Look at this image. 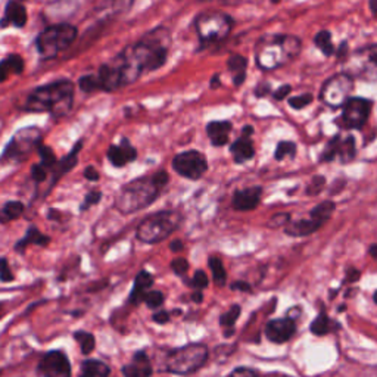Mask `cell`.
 I'll use <instances>...</instances> for the list:
<instances>
[{
	"instance_id": "63",
	"label": "cell",
	"mask_w": 377,
	"mask_h": 377,
	"mask_svg": "<svg viewBox=\"0 0 377 377\" xmlns=\"http://www.w3.org/2000/svg\"><path fill=\"white\" fill-rule=\"evenodd\" d=\"M374 303H376V304H377V291H376V292H374Z\"/></svg>"
},
{
	"instance_id": "23",
	"label": "cell",
	"mask_w": 377,
	"mask_h": 377,
	"mask_svg": "<svg viewBox=\"0 0 377 377\" xmlns=\"http://www.w3.org/2000/svg\"><path fill=\"white\" fill-rule=\"evenodd\" d=\"M27 24V9L24 8V5L18 4V2H9L6 9H5V15L4 20L0 21V27H18L22 28Z\"/></svg>"
},
{
	"instance_id": "21",
	"label": "cell",
	"mask_w": 377,
	"mask_h": 377,
	"mask_svg": "<svg viewBox=\"0 0 377 377\" xmlns=\"http://www.w3.org/2000/svg\"><path fill=\"white\" fill-rule=\"evenodd\" d=\"M322 225H323L322 223H319L315 218H312L310 216L308 218L289 221V224L284 227V232H286V234L293 236V237H303V236H310V234L315 233L322 227Z\"/></svg>"
},
{
	"instance_id": "50",
	"label": "cell",
	"mask_w": 377,
	"mask_h": 377,
	"mask_svg": "<svg viewBox=\"0 0 377 377\" xmlns=\"http://www.w3.org/2000/svg\"><path fill=\"white\" fill-rule=\"evenodd\" d=\"M227 377H260V374L248 367H239L233 370Z\"/></svg>"
},
{
	"instance_id": "39",
	"label": "cell",
	"mask_w": 377,
	"mask_h": 377,
	"mask_svg": "<svg viewBox=\"0 0 377 377\" xmlns=\"http://www.w3.org/2000/svg\"><path fill=\"white\" fill-rule=\"evenodd\" d=\"M37 150H39V155H40V159H41L40 164L43 165V167L46 168V170L48 168H53L55 165L58 164L53 150L49 146H44V145H40L37 147Z\"/></svg>"
},
{
	"instance_id": "20",
	"label": "cell",
	"mask_w": 377,
	"mask_h": 377,
	"mask_svg": "<svg viewBox=\"0 0 377 377\" xmlns=\"http://www.w3.org/2000/svg\"><path fill=\"white\" fill-rule=\"evenodd\" d=\"M152 366H150V361L145 352H138L134 354L133 361L130 364L123 367V374L124 377H150L152 376Z\"/></svg>"
},
{
	"instance_id": "31",
	"label": "cell",
	"mask_w": 377,
	"mask_h": 377,
	"mask_svg": "<svg viewBox=\"0 0 377 377\" xmlns=\"http://www.w3.org/2000/svg\"><path fill=\"white\" fill-rule=\"evenodd\" d=\"M335 209H336V204L333 201H323L310 211V216L319 223L326 224L331 218V216H333Z\"/></svg>"
},
{
	"instance_id": "9",
	"label": "cell",
	"mask_w": 377,
	"mask_h": 377,
	"mask_svg": "<svg viewBox=\"0 0 377 377\" xmlns=\"http://www.w3.org/2000/svg\"><path fill=\"white\" fill-rule=\"evenodd\" d=\"M40 145H41V131L37 127H25L15 133V135L5 147L2 157H0V161L4 162L25 161L27 157Z\"/></svg>"
},
{
	"instance_id": "26",
	"label": "cell",
	"mask_w": 377,
	"mask_h": 377,
	"mask_svg": "<svg viewBox=\"0 0 377 377\" xmlns=\"http://www.w3.org/2000/svg\"><path fill=\"white\" fill-rule=\"evenodd\" d=\"M24 71V59L20 55H9L0 61V83L6 81L12 74L20 75Z\"/></svg>"
},
{
	"instance_id": "6",
	"label": "cell",
	"mask_w": 377,
	"mask_h": 377,
	"mask_svg": "<svg viewBox=\"0 0 377 377\" xmlns=\"http://www.w3.org/2000/svg\"><path fill=\"white\" fill-rule=\"evenodd\" d=\"M77 39V28L71 24L51 25L37 36L36 48L43 59H52L68 49Z\"/></svg>"
},
{
	"instance_id": "40",
	"label": "cell",
	"mask_w": 377,
	"mask_h": 377,
	"mask_svg": "<svg viewBox=\"0 0 377 377\" xmlns=\"http://www.w3.org/2000/svg\"><path fill=\"white\" fill-rule=\"evenodd\" d=\"M79 87L84 93H92L96 92V90H102L98 75H84L79 81Z\"/></svg>"
},
{
	"instance_id": "45",
	"label": "cell",
	"mask_w": 377,
	"mask_h": 377,
	"mask_svg": "<svg viewBox=\"0 0 377 377\" xmlns=\"http://www.w3.org/2000/svg\"><path fill=\"white\" fill-rule=\"evenodd\" d=\"M190 286H193V288H194V289H198V291L205 289L206 286H208V277H206V275H205V271H202V270L196 271L194 276H193L192 280H190Z\"/></svg>"
},
{
	"instance_id": "18",
	"label": "cell",
	"mask_w": 377,
	"mask_h": 377,
	"mask_svg": "<svg viewBox=\"0 0 377 377\" xmlns=\"http://www.w3.org/2000/svg\"><path fill=\"white\" fill-rule=\"evenodd\" d=\"M138 158V150H135L128 139H123L119 145H111L108 149V159L114 167H124V165L133 162Z\"/></svg>"
},
{
	"instance_id": "19",
	"label": "cell",
	"mask_w": 377,
	"mask_h": 377,
	"mask_svg": "<svg viewBox=\"0 0 377 377\" xmlns=\"http://www.w3.org/2000/svg\"><path fill=\"white\" fill-rule=\"evenodd\" d=\"M98 79L102 90H107V92H112V90H117L124 86L123 74L115 62L102 65L98 72Z\"/></svg>"
},
{
	"instance_id": "35",
	"label": "cell",
	"mask_w": 377,
	"mask_h": 377,
	"mask_svg": "<svg viewBox=\"0 0 377 377\" xmlns=\"http://www.w3.org/2000/svg\"><path fill=\"white\" fill-rule=\"evenodd\" d=\"M340 142H342V138L339 134H336L335 138H331L326 147L323 149V152L320 155V162H331L335 161V158L339 155V146H340Z\"/></svg>"
},
{
	"instance_id": "2",
	"label": "cell",
	"mask_w": 377,
	"mask_h": 377,
	"mask_svg": "<svg viewBox=\"0 0 377 377\" xmlns=\"http://www.w3.org/2000/svg\"><path fill=\"white\" fill-rule=\"evenodd\" d=\"M303 43L291 34H267L255 48V61L263 71H275L292 62L299 55Z\"/></svg>"
},
{
	"instance_id": "34",
	"label": "cell",
	"mask_w": 377,
	"mask_h": 377,
	"mask_svg": "<svg viewBox=\"0 0 377 377\" xmlns=\"http://www.w3.org/2000/svg\"><path fill=\"white\" fill-rule=\"evenodd\" d=\"M314 44L323 52L324 56L329 58L331 55H335L333 43H331V33L327 32V29H323V32L317 33L314 36Z\"/></svg>"
},
{
	"instance_id": "22",
	"label": "cell",
	"mask_w": 377,
	"mask_h": 377,
	"mask_svg": "<svg viewBox=\"0 0 377 377\" xmlns=\"http://www.w3.org/2000/svg\"><path fill=\"white\" fill-rule=\"evenodd\" d=\"M233 126L230 121H211L206 126V134L214 146L220 147L229 143V134Z\"/></svg>"
},
{
	"instance_id": "29",
	"label": "cell",
	"mask_w": 377,
	"mask_h": 377,
	"mask_svg": "<svg viewBox=\"0 0 377 377\" xmlns=\"http://www.w3.org/2000/svg\"><path fill=\"white\" fill-rule=\"evenodd\" d=\"M110 367L99 359H87L81 364L80 377H108Z\"/></svg>"
},
{
	"instance_id": "4",
	"label": "cell",
	"mask_w": 377,
	"mask_h": 377,
	"mask_svg": "<svg viewBox=\"0 0 377 377\" xmlns=\"http://www.w3.org/2000/svg\"><path fill=\"white\" fill-rule=\"evenodd\" d=\"M162 187L154 177L135 178L119 189L115 198V208L121 214H133L157 201Z\"/></svg>"
},
{
	"instance_id": "10",
	"label": "cell",
	"mask_w": 377,
	"mask_h": 377,
	"mask_svg": "<svg viewBox=\"0 0 377 377\" xmlns=\"http://www.w3.org/2000/svg\"><path fill=\"white\" fill-rule=\"evenodd\" d=\"M345 72L366 81H377V44L355 51L345 65Z\"/></svg>"
},
{
	"instance_id": "27",
	"label": "cell",
	"mask_w": 377,
	"mask_h": 377,
	"mask_svg": "<svg viewBox=\"0 0 377 377\" xmlns=\"http://www.w3.org/2000/svg\"><path fill=\"white\" fill-rule=\"evenodd\" d=\"M80 150H81V142H79L77 145H74L71 152L56 164V171H53L52 185H55V182H58L59 177L64 176L65 173H68L71 168H74V165L77 164V158H79Z\"/></svg>"
},
{
	"instance_id": "13",
	"label": "cell",
	"mask_w": 377,
	"mask_h": 377,
	"mask_svg": "<svg viewBox=\"0 0 377 377\" xmlns=\"http://www.w3.org/2000/svg\"><path fill=\"white\" fill-rule=\"evenodd\" d=\"M173 168L178 176L189 180H198L206 173L208 161L198 150H186V152L174 157Z\"/></svg>"
},
{
	"instance_id": "33",
	"label": "cell",
	"mask_w": 377,
	"mask_h": 377,
	"mask_svg": "<svg viewBox=\"0 0 377 377\" xmlns=\"http://www.w3.org/2000/svg\"><path fill=\"white\" fill-rule=\"evenodd\" d=\"M333 327H339L336 323L331 322L329 317L322 312L317 319L312 322L311 324V331L314 335H319V336H323V335H327L330 333L331 330H333Z\"/></svg>"
},
{
	"instance_id": "64",
	"label": "cell",
	"mask_w": 377,
	"mask_h": 377,
	"mask_svg": "<svg viewBox=\"0 0 377 377\" xmlns=\"http://www.w3.org/2000/svg\"><path fill=\"white\" fill-rule=\"evenodd\" d=\"M271 2H275V4H279V2H280V0H271Z\"/></svg>"
},
{
	"instance_id": "58",
	"label": "cell",
	"mask_w": 377,
	"mask_h": 377,
	"mask_svg": "<svg viewBox=\"0 0 377 377\" xmlns=\"http://www.w3.org/2000/svg\"><path fill=\"white\" fill-rule=\"evenodd\" d=\"M220 86H221V83H220V75H214L213 80H211V87L217 88V87H220Z\"/></svg>"
},
{
	"instance_id": "1",
	"label": "cell",
	"mask_w": 377,
	"mask_h": 377,
	"mask_svg": "<svg viewBox=\"0 0 377 377\" xmlns=\"http://www.w3.org/2000/svg\"><path fill=\"white\" fill-rule=\"evenodd\" d=\"M170 46V32L167 28L159 27L119 53L114 62L123 74L124 86L134 83L143 72H152L161 68L167 62Z\"/></svg>"
},
{
	"instance_id": "51",
	"label": "cell",
	"mask_w": 377,
	"mask_h": 377,
	"mask_svg": "<svg viewBox=\"0 0 377 377\" xmlns=\"http://www.w3.org/2000/svg\"><path fill=\"white\" fill-rule=\"evenodd\" d=\"M289 218H291L289 214H277V216H275L273 218H271L270 225H271V227H283V225L289 224V221H291Z\"/></svg>"
},
{
	"instance_id": "16",
	"label": "cell",
	"mask_w": 377,
	"mask_h": 377,
	"mask_svg": "<svg viewBox=\"0 0 377 377\" xmlns=\"http://www.w3.org/2000/svg\"><path fill=\"white\" fill-rule=\"evenodd\" d=\"M295 330L296 326L292 319H277L265 326V336L275 343H284L295 335Z\"/></svg>"
},
{
	"instance_id": "17",
	"label": "cell",
	"mask_w": 377,
	"mask_h": 377,
	"mask_svg": "<svg viewBox=\"0 0 377 377\" xmlns=\"http://www.w3.org/2000/svg\"><path fill=\"white\" fill-rule=\"evenodd\" d=\"M263 187L260 186H251L242 190H237L233 194L232 205L236 211H252L261 202Z\"/></svg>"
},
{
	"instance_id": "57",
	"label": "cell",
	"mask_w": 377,
	"mask_h": 377,
	"mask_svg": "<svg viewBox=\"0 0 377 377\" xmlns=\"http://www.w3.org/2000/svg\"><path fill=\"white\" fill-rule=\"evenodd\" d=\"M233 289H240V291H249V286L245 282H236L233 286Z\"/></svg>"
},
{
	"instance_id": "25",
	"label": "cell",
	"mask_w": 377,
	"mask_h": 377,
	"mask_svg": "<svg viewBox=\"0 0 377 377\" xmlns=\"http://www.w3.org/2000/svg\"><path fill=\"white\" fill-rule=\"evenodd\" d=\"M227 68L233 77V84L240 87L246 80V70H248V59L242 55L234 53L229 58Z\"/></svg>"
},
{
	"instance_id": "15",
	"label": "cell",
	"mask_w": 377,
	"mask_h": 377,
	"mask_svg": "<svg viewBox=\"0 0 377 377\" xmlns=\"http://www.w3.org/2000/svg\"><path fill=\"white\" fill-rule=\"evenodd\" d=\"M253 134V127L245 126L240 138L230 146V152L236 164H245L255 157V147L251 135Z\"/></svg>"
},
{
	"instance_id": "11",
	"label": "cell",
	"mask_w": 377,
	"mask_h": 377,
	"mask_svg": "<svg viewBox=\"0 0 377 377\" xmlns=\"http://www.w3.org/2000/svg\"><path fill=\"white\" fill-rule=\"evenodd\" d=\"M354 79L346 72L330 77L320 90V100L330 108H342L351 99Z\"/></svg>"
},
{
	"instance_id": "62",
	"label": "cell",
	"mask_w": 377,
	"mask_h": 377,
	"mask_svg": "<svg viewBox=\"0 0 377 377\" xmlns=\"http://www.w3.org/2000/svg\"><path fill=\"white\" fill-rule=\"evenodd\" d=\"M370 255L373 256L374 260H377V245H371L370 246Z\"/></svg>"
},
{
	"instance_id": "56",
	"label": "cell",
	"mask_w": 377,
	"mask_h": 377,
	"mask_svg": "<svg viewBox=\"0 0 377 377\" xmlns=\"http://www.w3.org/2000/svg\"><path fill=\"white\" fill-rule=\"evenodd\" d=\"M170 249L173 252L183 251V242H182V240H174V242H171V245H170Z\"/></svg>"
},
{
	"instance_id": "49",
	"label": "cell",
	"mask_w": 377,
	"mask_h": 377,
	"mask_svg": "<svg viewBox=\"0 0 377 377\" xmlns=\"http://www.w3.org/2000/svg\"><path fill=\"white\" fill-rule=\"evenodd\" d=\"M102 199V193L100 192H90L87 196H86V199L81 205V209H87L88 206H92V205H96L99 201Z\"/></svg>"
},
{
	"instance_id": "12",
	"label": "cell",
	"mask_w": 377,
	"mask_h": 377,
	"mask_svg": "<svg viewBox=\"0 0 377 377\" xmlns=\"http://www.w3.org/2000/svg\"><path fill=\"white\" fill-rule=\"evenodd\" d=\"M373 108V100L364 98H351L342 107L338 123L346 130H361L367 123Z\"/></svg>"
},
{
	"instance_id": "53",
	"label": "cell",
	"mask_w": 377,
	"mask_h": 377,
	"mask_svg": "<svg viewBox=\"0 0 377 377\" xmlns=\"http://www.w3.org/2000/svg\"><path fill=\"white\" fill-rule=\"evenodd\" d=\"M270 93H271V86L268 83H261V84L256 86V88H255V96L256 98H265Z\"/></svg>"
},
{
	"instance_id": "59",
	"label": "cell",
	"mask_w": 377,
	"mask_h": 377,
	"mask_svg": "<svg viewBox=\"0 0 377 377\" xmlns=\"http://www.w3.org/2000/svg\"><path fill=\"white\" fill-rule=\"evenodd\" d=\"M192 299L194 300V303H202V299H204V296H202V293H201V291H198V292H194L193 293V296H192Z\"/></svg>"
},
{
	"instance_id": "38",
	"label": "cell",
	"mask_w": 377,
	"mask_h": 377,
	"mask_svg": "<svg viewBox=\"0 0 377 377\" xmlns=\"http://www.w3.org/2000/svg\"><path fill=\"white\" fill-rule=\"evenodd\" d=\"M296 143L293 142H289V140H283V142H279L277 147H276V152H275V159L276 161H282L284 158H295L296 155Z\"/></svg>"
},
{
	"instance_id": "60",
	"label": "cell",
	"mask_w": 377,
	"mask_h": 377,
	"mask_svg": "<svg viewBox=\"0 0 377 377\" xmlns=\"http://www.w3.org/2000/svg\"><path fill=\"white\" fill-rule=\"evenodd\" d=\"M199 2H209V0H199ZM221 2L227 5H236L240 2V0H221Z\"/></svg>"
},
{
	"instance_id": "32",
	"label": "cell",
	"mask_w": 377,
	"mask_h": 377,
	"mask_svg": "<svg viewBox=\"0 0 377 377\" xmlns=\"http://www.w3.org/2000/svg\"><path fill=\"white\" fill-rule=\"evenodd\" d=\"M342 164H348L357 157V147H355V138L354 135H346L342 139L339 146V155Z\"/></svg>"
},
{
	"instance_id": "61",
	"label": "cell",
	"mask_w": 377,
	"mask_h": 377,
	"mask_svg": "<svg viewBox=\"0 0 377 377\" xmlns=\"http://www.w3.org/2000/svg\"><path fill=\"white\" fill-rule=\"evenodd\" d=\"M370 9L373 12V15H377V0H370Z\"/></svg>"
},
{
	"instance_id": "24",
	"label": "cell",
	"mask_w": 377,
	"mask_h": 377,
	"mask_svg": "<svg viewBox=\"0 0 377 377\" xmlns=\"http://www.w3.org/2000/svg\"><path fill=\"white\" fill-rule=\"evenodd\" d=\"M152 284H154L152 275H149L147 271H145V270L140 271L138 277H135V280H134V286H133V291L130 293L128 303L133 305H139L140 303H143V299L147 293V289Z\"/></svg>"
},
{
	"instance_id": "28",
	"label": "cell",
	"mask_w": 377,
	"mask_h": 377,
	"mask_svg": "<svg viewBox=\"0 0 377 377\" xmlns=\"http://www.w3.org/2000/svg\"><path fill=\"white\" fill-rule=\"evenodd\" d=\"M51 242V237L44 236L43 233H40L36 227H29L27 230V234L20 240V242L15 245V249L20 251V252H24V249L28 246V245H39V246H46L49 245Z\"/></svg>"
},
{
	"instance_id": "36",
	"label": "cell",
	"mask_w": 377,
	"mask_h": 377,
	"mask_svg": "<svg viewBox=\"0 0 377 377\" xmlns=\"http://www.w3.org/2000/svg\"><path fill=\"white\" fill-rule=\"evenodd\" d=\"M74 339L79 342L81 352L84 355H88V354L93 352L96 340H95V336L92 333H88V331H84V330H79L77 333H74Z\"/></svg>"
},
{
	"instance_id": "47",
	"label": "cell",
	"mask_w": 377,
	"mask_h": 377,
	"mask_svg": "<svg viewBox=\"0 0 377 377\" xmlns=\"http://www.w3.org/2000/svg\"><path fill=\"white\" fill-rule=\"evenodd\" d=\"M171 268H173V271L177 276H183V275H186V271L189 270V263L185 258H176L171 263Z\"/></svg>"
},
{
	"instance_id": "55",
	"label": "cell",
	"mask_w": 377,
	"mask_h": 377,
	"mask_svg": "<svg viewBox=\"0 0 377 377\" xmlns=\"http://www.w3.org/2000/svg\"><path fill=\"white\" fill-rule=\"evenodd\" d=\"M84 177L88 178L90 182H96V180L99 178V173H98L93 167H87V168L84 170Z\"/></svg>"
},
{
	"instance_id": "37",
	"label": "cell",
	"mask_w": 377,
	"mask_h": 377,
	"mask_svg": "<svg viewBox=\"0 0 377 377\" xmlns=\"http://www.w3.org/2000/svg\"><path fill=\"white\" fill-rule=\"evenodd\" d=\"M209 268H211V271H213V277H214L216 284L224 286L225 280H227V275H225V270H224V265H223L221 260L217 258V256H211V258H209Z\"/></svg>"
},
{
	"instance_id": "52",
	"label": "cell",
	"mask_w": 377,
	"mask_h": 377,
	"mask_svg": "<svg viewBox=\"0 0 377 377\" xmlns=\"http://www.w3.org/2000/svg\"><path fill=\"white\" fill-rule=\"evenodd\" d=\"M291 92H292V87H291L289 84H284V86H280V87L276 90V92L273 93V98H275L276 100H283L284 98H288V96H289Z\"/></svg>"
},
{
	"instance_id": "48",
	"label": "cell",
	"mask_w": 377,
	"mask_h": 377,
	"mask_svg": "<svg viewBox=\"0 0 377 377\" xmlns=\"http://www.w3.org/2000/svg\"><path fill=\"white\" fill-rule=\"evenodd\" d=\"M32 177H33L34 182L43 183L48 177V170L44 168L41 164H36V165H33V168H32Z\"/></svg>"
},
{
	"instance_id": "30",
	"label": "cell",
	"mask_w": 377,
	"mask_h": 377,
	"mask_svg": "<svg viewBox=\"0 0 377 377\" xmlns=\"http://www.w3.org/2000/svg\"><path fill=\"white\" fill-rule=\"evenodd\" d=\"M24 214V205L20 201H11L0 206V224H6Z\"/></svg>"
},
{
	"instance_id": "14",
	"label": "cell",
	"mask_w": 377,
	"mask_h": 377,
	"mask_svg": "<svg viewBox=\"0 0 377 377\" xmlns=\"http://www.w3.org/2000/svg\"><path fill=\"white\" fill-rule=\"evenodd\" d=\"M39 373L41 377H71V364L62 351H49L40 359Z\"/></svg>"
},
{
	"instance_id": "41",
	"label": "cell",
	"mask_w": 377,
	"mask_h": 377,
	"mask_svg": "<svg viewBox=\"0 0 377 377\" xmlns=\"http://www.w3.org/2000/svg\"><path fill=\"white\" fill-rule=\"evenodd\" d=\"M326 185H327L326 177H323V176H314V177L311 178V182L308 183L305 192H307V194H310V196L320 194V193L324 190Z\"/></svg>"
},
{
	"instance_id": "46",
	"label": "cell",
	"mask_w": 377,
	"mask_h": 377,
	"mask_svg": "<svg viewBox=\"0 0 377 377\" xmlns=\"http://www.w3.org/2000/svg\"><path fill=\"white\" fill-rule=\"evenodd\" d=\"M0 280L6 282V283L13 280V275H12L9 263L6 258H0Z\"/></svg>"
},
{
	"instance_id": "44",
	"label": "cell",
	"mask_w": 377,
	"mask_h": 377,
	"mask_svg": "<svg viewBox=\"0 0 377 377\" xmlns=\"http://www.w3.org/2000/svg\"><path fill=\"white\" fill-rule=\"evenodd\" d=\"M143 303L147 305V308H159L164 304V293L158 291L147 292Z\"/></svg>"
},
{
	"instance_id": "3",
	"label": "cell",
	"mask_w": 377,
	"mask_h": 377,
	"mask_svg": "<svg viewBox=\"0 0 377 377\" xmlns=\"http://www.w3.org/2000/svg\"><path fill=\"white\" fill-rule=\"evenodd\" d=\"M74 99V84L70 80H58L34 88L25 100V110L29 112H51L65 115Z\"/></svg>"
},
{
	"instance_id": "7",
	"label": "cell",
	"mask_w": 377,
	"mask_h": 377,
	"mask_svg": "<svg viewBox=\"0 0 377 377\" xmlns=\"http://www.w3.org/2000/svg\"><path fill=\"white\" fill-rule=\"evenodd\" d=\"M196 33L204 44H216L229 37L233 28L230 15L220 11H206L194 20Z\"/></svg>"
},
{
	"instance_id": "54",
	"label": "cell",
	"mask_w": 377,
	"mask_h": 377,
	"mask_svg": "<svg viewBox=\"0 0 377 377\" xmlns=\"http://www.w3.org/2000/svg\"><path fill=\"white\" fill-rule=\"evenodd\" d=\"M154 322L159 323V324H165L170 322V314L167 311H159L154 315Z\"/></svg>"
},
{
	"instance_id": "43",
	"label": "cell",
	"mask_w": 377,
	"mask_h": 377,
	"mask_svg": "<svg viewBox=\"0 0 377 377\" xmlns=\"http://www.w3.org/2000/svg\"><path fill=\"white\" fill-rule=\"evenodd\" d=\"M312 100H314V96L311 93H304V95L289 98L288 103H289L291 108H293L296 111H300V110H304L305 107H308V105H311Z\"/></svg>"
},
{
	"instance_id": "5",
	"label": "cell",
	"mask_w": 377,
	"mask_h": 377,
	"mask_svg": "<svg viewBox=\"0 0 377 377\" xmlns=\"http://www.w3.org/2000/svg\"><path fill=\"white\" fill-rule=\"evenodd\" d=\"M182 220L183 217L178 211H159V213L145 217L135 234L145 244H159L178 229Z\"/></svg>"
},
{
	"instance_id": "8",
	"label": "cell",
	"mask_w": 377,
	"mask_h": 377,
	"mask_svg": "<svg viewBox=\"0 0 377 377\" xmlns=\"http://www.w3.org/2000/svg\"><path fill=\"white\" fill-rule=\"evenodd\" d=\"M208 359V348L204 343H189L173 350L167 357V370L174 374H192L198 371Z\"/></svg>"
},
{
	"instance_id": "42",
	"label": "cell",
	"mask_w": 377,
	"mask_h": 377,
	"mask_svg": "<svg viewBox=\"0 0 377 377\" xmlns=\"http://www.w3.org/2000/svg\"><path fill=\"white\" fill-rule=\"evenodd\" d=\"M239 315H240V307L239 305H233L227 312L221 315L220 324L224 326V327H227L229 330H233V326H234L236 320L239 319Z\"/></svg>"
}]
</instances>
